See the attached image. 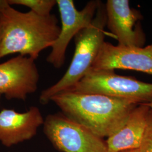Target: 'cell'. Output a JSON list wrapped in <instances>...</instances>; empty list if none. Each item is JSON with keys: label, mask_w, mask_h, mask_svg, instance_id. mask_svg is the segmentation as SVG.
<instances>
[{"label": "cell", "mask_w": 152, "mask_h": 152, "mask_svg": "<svg viewBox=\"0 0 152 152\" xmlns=\"http://www.w3.org/2000/svg\"><path fill=\"white\" fill-rule=\"evenodd\" d=\"M1 94H0V98H1Z\"/></svg>", "instance_id": "ac0fdd59"}, {"label": "cell", "mask_w": 152, "mask_h": 152, "mask_svg": "<svg viewBox=\"0 0 152 152\" xmlns=\"http://www.w3.org/2000/svg\"><path fill=\"white\" fill-rule=\"evenodd\" d=\"M44 120L39 109L34 106L24 113L4 109L0 111V142L10 147L31 139L44 125Z\"/></svg>", "instance_id": "30bf717a"}, {"label": "cell", "mask_w": 152, "mask_h": 152, "mask_svg": "<svg viewBox=\"0 0 152 152\" xmlns=\"http://www.w3.org/2000/svg\"><path fill=\"white\" fill-rule=\"evenodd\" d=\"M39 74L35 60L19 55L0 64V94L7 99L25 100L36 91Z\"/></svg>", "instance_id": "ba28073f"}, {"label": "cell", "mask_w": 152, "mask_h": 152, "mask_svg": "<svg viewBox=\"0 0 152 152\" xmlns=\"http://www.w3.org/2000/svg\"><path fill=\"white\" fill-rule=\"evenodd\" d=\"M10 5H22L30 9V11L42 15L51 14V11L56 5V0H8Z\"/></svg>", "instance_id": "7c38bea8"}, {"label": "cell", "mask_w": 152, "mask_h": 152, "mask_svg": "<svg viewBox=\"0 0 152 152\" xmlns=\"http://www.w3.org/2000/svg\"><path fill=\"white\" fill-rule=\"evenodd\" d=\"M64 91L102 95L139 104L152 102V83L120 76L114 71H90L80 81Z\"/></svg>", "instance_id": "277c9868"}, {"label": "cell", "mask_w": 152, "mask_h": 152, "mask_svg": "<svg viewBox=\"0 0 152 152\" xmlns=\"http://www.w3.org/2000/svg\"><path fill=\"white\" fill-rule=\"evenodd\" d=\"M150 108L145 103L139 104L130 114L119 130L105 141L107 152H122L138 149L147 124Z\"/></svg>", "instance_id": "8fae6325"}, {"label": "cell", "mask_w": 152, "mask_h": 152, "mask_svg": "<svg viewBox=\"0 0 152 152\" xmlns=\"http://www.w3.org/2000/svg\"><path fill=\"white\" fill-rule=\"evenodd\" d=\"M107 16L105 4L99 1L92 23L75 37V50L64 75L51 86L42 91L39 102L48 104L55 95L75 85L90 71L104 42Z\"/></svg>", "instance_id": "3957f363"}, {"label": "cell", "mask_w": 152, "mask_h": 152, "mask_svg": "<svg viewBox=\"0 0 152 152\" xmlns=\"http://www.w3.org/2000/svg\"><path fill=\"white\" fill-rule=\"evenodd\" d=\"M50 101L68 118L103 139L119 130L139 104L127 99L69 91L59 93Z\"/></svg>", "instance_id": "6da1fadb"}, {"label": "cell", "mask_w": 152, "mask_h": 152, "mask_svg": "<svg viewBox=\"0 0 152 152\" xmlns=\"http://www.w3.org/2000/svg\"><path fill=\"white\" fill-rule=\"evenodd\" d=\"M45 134L62 152H107L106 142L61 113L48 115L44 120Z\"/></svg>", "instance_id": "5b68a950"}, {"label": "cell", "mask_w": 152, "mask_h": 152, "mask_svg": "<svg viewBox=\"0 0 152 152\" xmlns=\"http://www.w3.org/2000/svg\"><path fill=\"white\" fill-rule=\"evenodd\" d=\"M140 152H152V109H150L147 117V124L141 144Z\"/></svg>", "instance_id": "4fadbf2b"}, {"label": "cell", "mask_w": 152, "mask_h": 152, "mask_svg": "<svg viewBox=\"0 0 152 152\" xmlns=\"http://www.w3.org/2000/svg\"><path fill=\"white\" fill-rule=\"evenodd\" d=\"M107 27L124 47H144L146 35L141 25L143 16L131 7L129 0H108L105 4Z\"/></svg>", "instance_id": "52a82bcc"}, {"label": "cell", "mask_w": 152, "mask_h": 152, "mask_svg": "<svg viewBox=\"0 0 152 152\" xmlns=\"http://www.w3.org/2000/svg\"><path fill=\"white\" fill-rule=\"evenodd\" d=\"M9 5L8 0H0V13Z\"/></svg>", "instance_id": "5bb4252c"}, {"label": "cell", "mask_w": 152, "mask_h": 152, "mask_svg": "<svg viewBox=\"0 0 152 152\" xmlns=\"http://www.w3.org/2000/svg\"><path fill=\"white\" fill-rule=\"evenodd\" d=\"M0 59L19 54L35 60L45 49L51 48L60 33L54 14L42 16L31 11L24 12L10 5L0 13Z\"/></svg>", "instance_id": "7a4b0ae2"}, {"label": "cell", "mask_w": 152, "mask_h": 152, "mask_svg": "<svg viewBox=\"0 0 152 152\" xmlns=\"http://www.w3.org/2000/svg\"><path fill=\"white\" fill-rule=\"evenodd\" d=\"M122 152H140L139 149H134V150H130V151H124Z\"/></svg>", "instance_id": "9a60e30c"}, {"label": "cell", "mask_w": 152, "mask_h": 152, "mask_svg": "<svg viewBox=\"0 0 152 152\" xmlns=\"http://www.w3.org/2000/svg\"><path fill=\"white\" fill-rule=\"evenodd\" d=\"M115 69L152 75V44L142 48L124 47L104 41L90 71Z\"/></svg>", "instance_id": "9c48e42d"}, {"label": "cell", "mask_w": 152, "mask_h": 152, "mask_svg": "<svg viewBox=\"0 0 152 152\" xmlns=\"http://www.w3.org/2000/svg\"><path fill=\"white\" fill-rule=\"evenodd\" d=\"M1 37H2V26H1V24L0 22V43H1Z\"/></svg>", "instance_id": "2e32d148"}, {"label": "cell", "mask_w": 152, "mask_h": 152, "mask_svg": "<svg viewBox=\"0 0 152 152\" xmlns=\"http://www.w3.org/2000/svg\"><path fill=\"white\" fill-rule=\"evenodd\" d=\"M147 104V105L150 108V109H152V102H150V103H145Z\"/></svg>", "instance_id": "e0dca14e"}, {"label": "cell", "mask_w": 152, "mask_h": 152, "mask_svg": "<svg viewBox=\"0 0 152 152\" xmlns=\"http://www.w3.org/2000/svg\"><path fill=\"white\" fill-rule=\"evenodd\" d=\"M99 1L91 0L81 10H78L73 0H56L61 25L59 34L46 59L48 63L55 68L63 66L68 45L78 33L92 23Z\"/></svg>", "instance_id": "8992f818"}]
</instances>
